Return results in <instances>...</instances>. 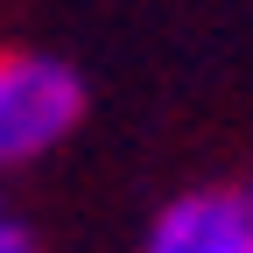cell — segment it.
Returning a JSON list of instances; mask_svg holds the SVG:
<instances>
[{"instance_id":"6da1fadb","label":"cell","mask_w":253,"mask_h":253,"mask_svg":"<svg viewBox=\"0 0 253 253\" xmlns=\"http://www.w3.org/2000/svg\"><path fill=\"white\" fill-rule=\"evenodd\" d=\"M84 120V78L42 49H0V169L49 155Z\"/></svg>"},{"instance_id":"7a4b0ae2","label":"cell","mask_w":253,"mask_h":253,"mask_svg":"<svg viewBox=\"0 0 253 253\" xmlns=\"http://www.w3.org/2000/svg\"><path fill=\"white\" fill-rule=\"evenodd\" d=\"M141 253H253V183L190 190V197L162 204Z\"/></svg>"},{"instance_id":"3957f363","label":"cell","mask_w":253,"mask_h":253,"mask_svg":"<svg viewBox=\"0 0 253 253\" xmlns=\"http://www.w3.org/2000/svg\"><path fill=\"white\" fill-rule=\"evenodd\" d=\"M0 253H36V239H28L14 218H0Z\"/></svg>"},{"instance_id":"277c9868","label":"cell","mask_w":253,"mask_h":253,"mask_svg":"<svg viewBox=\"0 0 253 253\" xmlns=\"http://www.w3.org/2000/svg\"><path fill=\"white\" fill-rule=\"evenodd\" d=\"M0 218H7V211H0Z\"/></svg>"}]
</instances>
